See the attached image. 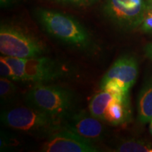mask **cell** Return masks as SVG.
I'll return each instance as SVG.
<instances>
[{
    "mask_svg": "<svg viewBox=\"0 0 152 152\" xmlns=\"http://www.w3.org/2000/svg\"><path fill=\"white\" fill-rule=\"evenodd\" d=\"M0 52L3 56L30 58L45 56L48 49L43 41L24 28L2 23L0 27Z\"/></svg>",
    "mask_w": 152,
    "mask_h": 152,
    "instance_id": "obj_4",
    "label": "cell"
},
{
    "mask_svg": "<svg viewBox=\"0 0 152 152\" xmlns=\"http://www.w3.org/2000/svg\"><path fill=\"white\" fill-rule=\"evenodd\" d=\"M114 151L152 152V144L143 140L132 139L123 141L117 145Z\"/></svg>",
    "mask_w": 152,
    "mask_h": 152,
    "instance_id": "obj_13",
    "label": "cell"
},
{
    "mask_svg": "<svg viewBox=\"0 0 152 152\" xmlns=\"http://www.w3.org/2000/svg\"><path fill=\"white\" fill-rule=\"evenodd\" d=\"M114 94L107 91H102L96 94L89 104V111L93 116L102 121L104 112L108 104L113 98Z\"/></svg>",
    "mask_w": 152,
    "mask_h": 152,
    "instance_id": "obj_12",
    "label": "cell"
},
{
    "mask_svg": "<svg viewBox=\"0 0 152 152\" xmlns=\"http://www.w3.org/2000/svg\"><path fill=\"white\" fill-rule=\"evenodd\" d=\"M0 118L9 128L44 138L63 128L61 119L28 105L4 111Z\"/></svg>",
    "mask_w": 152,
    "mask_h": 152,
    "instance_id": "obj_3",
    "label": "cell"
},
{
    "mask_svg": "<svg viewBox=\"0 0 152 152\" xmlns=\"http://www.w3.org/2000/svg\"><path fill=\"white\" fill-rule=\"evenodd\" d=\"M141 28L144 33H152V11L148 9L141 24Z\"/></svg>",
    "mask_w": 152,
    "mask_h": 152,
    "instance_id": "obj_18",
    "label": "cell"
},
{
    "mask_svg": "<svg viewBox=\"0 0 152 152\" xmlns=\"http://www.w3.org/2000/svg\"><path fill=\"white\" fill-rule=\"evenodd\" d=\"M12 69L15 81H24L26 58L12 56H2Z\"/></svg>",
    "mask_w": 152,
    "mask_h": 152,
    "instance_id": "obj_15",
    "label": "cell"
},
{
    "mask_svg": "<svg viewBox=\"0 0 152 152\" xmlns=\"http://www.w3.org/2000/svg\"><path fill=\"white\" fill-rule=\"evenodd\" d=\"M138 76V64L136 58L125 55L113 63L102 77L99 88L112 94L129 97V91Z\"/></svg>",
    "mask_w": 152,
    "mask_h": 152,
    "instance_id": "obj_6",
    "label": "cell"
},
{
    "mask_svg": "<svg viewBox=\"0 0 152 152\" xmlns=\"http://www.w3.org/2000/svg\"><path fill=\"white\" fill-rule=\"evenodd\" d=\"M149 130H150V133L152 135V121L150 122V127H149Z\"/></svg>",
    "mask_w": 152,
    "mask_h": 152,
    "instance_id": "obj_22",
    "label": "cell"
},
{
    "mask_svg": "<svg viewBox=\"0 0 152 152\" xmlns=\"http://www.w3.org/2000/svg\"><path fill=\"white\" fill-rule=\"evenodd\" d=\"M34 15L45 32L54 39L84 52H89L94 47L90 34L73 17L44 8L36 9Z\"/></svg>",
    "mask_w": 152,
    "mask_h": 152,
    "instance_id": "obj_1",
    "label": "cell"
},
{
    "mask_svg": "<svg viewBox=\"0 0 152 152\" xmlns=\"http://www.w3.org/2000/svg\"><path fill=\"white\" fill-rule=\"evenodd\" d=\"M103 121L85 111H77L63 121V128L68 129L91 142L104 140L106 128Z\"/></svg>",
    "mask_w": 152,
    "mask_h": 152,
    "instance_id": "obj_8",
    "label": "cell"
},
{
    "mask_svg": "<svg viewBox=\"0 0 152 152\" xmlns=\"http://www.w3.org/2000/svg\"><path fill=\"white\" fill-rule=\"evenodd\" d=\"M148 9L152 11V0H147Z\"/></svg>",
    "mask_w": 152,
    "mask_h": 152,
    "instance_id": "obj_21",
    "label": "cell"
},
{
    "mask_svg": "<svg viewBox=\"0 0 152 152\" xmlns=\"http://www.w3.org/2000/svg\"><path fill=\"white\" fill-rule=\"evenodd\" d=\"M151 121H152V118H151Z\"/></svg>",
    "mask_w": 152,
    "mask_h": 152,
    "instance_id": "obj_23",
    "label": "cell"
},
{
    "mask_svg": "<svg viewBox=\"0 0 152 152\" xmlns=\"http://www.w3.org/2000/svg\"><path fill=\"white\" fill-rule=\"evenodd\" d=\"M102 9L114 26L129 31L141 26L148 7L147 0H104Z\"/></svg>",
    "mask_w": 152,
    "mask_h": 152,
    "instance_id": "obj_5",
    "label": "cell"
},
{
    "mask_svg": "<svg viewBox=\"0 0 152 152\" xmlns=\"http://www.w3.org/2000/svg\"><path fill=\"white\" fill-rule=\"evenodd\" d=\"M30 107L64 121L77 111V97L69 89L58 85L35 83L25 96Z\"/></svg>",
    "mask_w": 152,
    "mask_h": 152,
    "instance_id": "obj_2",
    "label": "cell"
},
{
    "mask_svg": "<svg viewBox=\"0 0 152 152\" xmlns=\"http://www.w3.org/2000/svg\"><path fill=\"white\" fill-rule=\"evenodd\" d=\"M0 74H1V77L14 80V75L12 69L8 63L4 59L2 56L1 57V60H0Z\"/></svg>",
    "mask_w": 152,
    "mask_h": 152,
    "instance_id": "obj_17",
    "label": "cell"
},
{
    "mask_svg": "<svg viewBox=\"0 0 152 152\" xmlns=\"http://www.w3.org/2000/svg\"><path fill=\"white\" fill-rule=\"evenodd\" d=\"M139 121L142 124L151 122L152 118V76L144 82L137 99Z\"/></svg>",
    "mask_w": 152,
    "mask_h": 152,
    "instance_id": "obj_11",
    "label": "cell"
},
{
    "mask_svg": "<svg viewBox=\"0 0 152 152\" xmlns=\"http://www.w3.org/2000/svg\"><path fill=\"white\" fill-rule=\"evenodd\" d=\"M39 151L43 152H97L99 148L68 129L62 128L47 137Z\"/></svg>",
    "mask_w": 152,
    "mask_h": 152,
    "instance_id": "obj_7",
    "label": "cell"
},
{
    "mask_svg": "<svg viewBox=\"0 0 152 152\" xmlns=\"http://www.w3.org/2000/svg\"><path fill=\"white\" fill-rule=\"evenodd\" d=\"M62 4L74 6V7H90L97 3L100 0H51Z\"/></svg>",
    "mask_w": 152,
    "mask_h": 152,
    "instance_id": "obj_16",
    "label": "cell"
},
{
    "mask_svg": "<svg viewBox=\"0 0 152 152\" xmlns=\"http://www.w3.org/2000/svg\"><path fill=\"white\" fill-rule=\"evenodd\" d=\"M17 1L18 0H0V4L2 8H8L16 4Z\"/></svg>",
    "mask_w": 152,
    "mask_h": 152,
    "instance_id": "obj_19",
    "label": "cell"
},
{
    "mask_svg": "<svg viewBox=\"0 0 152 152\" xmlns=\"http://www.w3.org/2000/svg\"><path fill=\"white\" fill-rule=\"evenodd\" d=\"M17 88L12 80L1 77L0 79V98L1 104H9L16 99Z\"/></svg>",
    "mask_w": 152,
    "mask_h": 152,
    "instance_id": "obj_14",
    "label": "cell"
},
{
    "mask_svg": "<svg viewBox=\"0 0 152 152\" xmlns=\"http://www.w3.org/2000/svg\"><path fill=\"white\" fill-rule=\"evenodd\" d=\"M130 115L129 97L115 94L106 107L102 121L115 126L128 122Z\"/></svg>",
    "mask_w": 152,
    "mask_h": 152,
    "instance_id": "obj_10",
    "label": "cell"
},
{
    "mask_svg": "<svg viewBox=\"0 0 152 152\" xmlns=\"http://www.w3.org/2000/svg\"><path fill=\"white\" fill-rule=\"evenodd\" d=\"M144 52H145L146 56L152 60V43L146 45V47H144Z\"/></svg>",
    "mask_w": 152,
    "mask_h": 152,
    "instance_id": "obj_20",
    "label": "cell"
},
{
    "mask_svg": "<svg viewBox=\"0 0 152 152\" xmlns=\"http://www.w3.org/2000/svg\"><path fill=\"white\" fill-rule=\"evenodd\" d=\"M65 75V70L56 60L45 56L26 58L24 81L44 83L61 78Z\"/></svg>",
    "mask_w": 152,
    "mask_h": 152,
    "instance_id": "obj_9",
    "label": "cell"
}]
</instances>
